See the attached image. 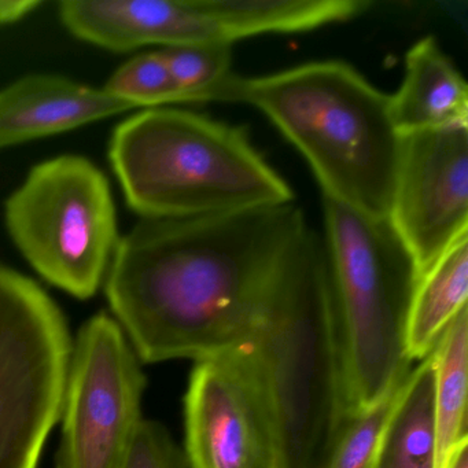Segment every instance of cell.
Here are the masks:
<instances>
[{"label": "cell", "mask_w": 468, "mask_h": 468, "mask_svg": "<svg viewBox=\"0 0 468 468\" xmlns=\"http://www.w3.org/2000/svg\"><path fill=\"white\" fill-rule=\"evenodd\" d=\"M5 221L29 265L79 300L103 286L122 239L108 177L80 155L34 166L7 198Z\"/></svg>", "instance_id": "cell-6"}, {"label": "cell", "mask_w": 468, "mask_h": 468, "mask_svg": "<svg viewBox=\"0 0 468 468\" xmlns=\"http://www.w3.org/2000/svg\"><path fill=\"white\" fill-rule=\"evenodd\" d=\"M103 89L135 109L182 103L179 87L161 50L133 57L112 75Z\"/></svg>", "instance_id": "cell-19"}, {"label": "cell", "mask_w": 468, "mask_h": 468, "mask_svg": "<svg viewBox=\"0 0 468 468\" xmlns=\"http://www.w3.org/2000/svg\"><path fill=\"white\" fill-rule=\"evenodd\" d=\"M279 468H324L349 421L325 245L287 282L253 339Z\"/></svg>", "instance_id": "cell-4"}, {"label": "cell", "mask_w": 468, "mask_h": 468, "mask_svg": "<svg viewBox=\"0 0 468 468\" xmlns=\"http://www.w3.org/2000/svg\"><path fill=\"white\" fill-rule=\"evenodd\" d=\"M324 220L352 418L410 374L405 338L420 272L390 218L324 197Z\"/></svg>", "instance_id": "cell-5"}, {"label": "cell", "mask_w": 468, "mask_h": 468, "mask_svg": "<svg viewBox=\"0 0 468 468\" xmlns=\"http://www.w3.org/2000/svg\"><path fill=\"white\" fill-rule=\"evenodd\" d=\"M191 468H279L275 423L253 341L196 361L185 397Z\"/></svg>", "instance_id": "cell-9"}, {"label": "cell", "mask_w": 468, "mask_h": 468, "mask_svg": "<svg viewBox=\"0 0 468 468\" xmlns=\"http://www.w3.org/2000/svg\"><path fill=\"white\" fill-rule=\"evenodd\" d=\"M72 345L53 297L0 262V468H37L61 419Z\"/></svg>", "instance_id": "cell-7"}, {"label": "cell", "mask_w": 468, "mask_h": 468, "mask_svg": "<svg viewBox=\"0 0 468 468\" xmlns=\"http://www.w3.org/2000/svg\"><path fill=\"white\" fill-rule=\"evenodd\" d=\"M434 356L410 369L378 446L375 468H437Z\"/></svg>", "instance_id": "cell-14"}, {"label": "cell", "mask_w": 468, "mask_h": 468, "mask_svg": "<svg viewBox=\"0 0 468 468\" xmlns=\"http://www.w3.org/2000/svg\"><path fill=\"white\" fill-rule=\"evenodd\" d=\"M388 218L420 278L468 235V124L401 135Z\"/></svg>", "instance_id": "cell-10"}, {"label": "cell", "mask_w": 468, "mask_h": 468, "mask_svg": "<svg viewBox=\"0 0 468 468\" xmlns=\"http://www.w3.org/2000/svg\"><path fill=\"white\" fill-rule=\"evenodd\" d=\"M210 101L261 111L303 153L327 198L388 218L401 133L390 95L339 61L312 62L260 78L232 73Z\"/></svg>", "instance_id": "cell-2"}, {"label": "cell", "mask_w": 468, "mask_h": 468, "mask_svg": "<svg viewBox=\"0 0 468 468\" xmlns=\"http://www.w3.org/2000/svg\"><path fill=\"white\" fill-rule=\"evenodd\" d=\"M122 468H191L183 448L160 421L142 419Z\"/></svg>", "instance_id": "cell-21"}, {"label": "cell", "mask_w": 468, "mask_h": 468, "mask_svg": "<svg viewBox=\"0 0 468 468\" xmlns=\"http://www.w3.org/2000/svg\"><path fill=\"white\" fill-rule=\"evenodd\" d=\"M468 235L454 242L421 276L407 325L408 358L423 360L431 353L448 323L467 305Z\"/></svg>", "instance_id": "cell-15"}, {"label": "cell", "mask_w": 468, "mask_h": 468, "mask_svg": "<svg viewBox=\"0 0 468 468\" xmlns=\"http://www.w3.org/2000/svg\"><path fill=\"white\" fill-rule=\"evenodd\" d=\"M232 42L262 34L311 31L366 12L363 0H207Z\"/></svg>", "instance_id": "cell-16"}, {"label": "cell", "mask_w": 468, "mask_h": 468, "mask_svg": "<svg viewBox=\"0 0 468 468\" xmlns=\"http://www.w3.org/2000/svg\"><path fill=\"white\" fill-rule=\"evenodd\" d=\"M39 6V0H0V27L20 23Z\"/></svg>", "instance_id": "cell-22"}, {"label": "cell", "mask_w": 468, "mask_h": 468, "mask_svg": "<svg viewBox=\"0 0 468 468\" xmlns=\"http://www.w3.org/2000/svg\"><path fill=\"white\" fill-rule=\"evenodd\" d=\"M391 117L401 135L468 124V89L434 37L419 40L407 54L401 87L390 95Z\"/></svg>", "instance_id": "cell-13"}, {"label": "cell", "mask_w": 468, "mask_h": 468, "mask_svg": "<svg viewBox=\"0 0 468 468\" xmlns=\"http://www.w3.org/2000/svg\"><path fill=\"white\" fill-rule=\"evenodd\" d=\"M58 17L73 37L114 53L144 46L234 45L207 0H64Z\"/></svg>", "instance_id": "cell-11"}, {"label": "cell", "mask_w": 468, "mask_h": 468, "mask_svg": "<svg viewBox=\"0 0 468 468\" xmlns=\"http://www.w3.org/2000/svg\"><path fill=\"white\" fill-rule=\"evenodd\" d=\"M130 111L135 108L105 89L62 76H26L0 90V150Z\"/></svg>", "instance_id": "cell-12"}, {"label": "cell", "mask_w": 468, "mask_h": 468, "mask_svg": "<svg viewBox=\"0 0 468 468\" xmlns=\"http://www.w3.org/2000/svg\"><path fill=\"white\" fill-rule=\"evenodd\" d=\"M161 51L179 87L182 103L210 102L213 91L232 75V45L198 43Z\"/></svg>", "instance_id": "cell-18"}, {"label": "cell", "mask_w": 468, "mask_h": 468, "mask_svg": "<svg viewBox=\"0 0 468 468\" xmlns=\"http://www.w3.org/2000/svg\"><path fill=\"white\" fill-rule=\"evenodd\" d=\"M468 441L463 442L459 448L452 454L451 460L445 468H468V454H467Z\"/></svg>", "instance_id": "cell-23"}, {"label": "cell", "mask_w": 468, "mask_h": 468, "mask_svg": "<svg viewBox=\"0 0 468 468\" xmlns=\"http://www.w3.org/2000/svg\"><path fill=\"white\" fill-rule=\"evenodd\" d=\"M146 385L119 323L106 312L90 317L73 339L56 468H122Z\"/></svg>", "instance_id": "cell-8"}, {"label": "cell", "mask_w": 468, "mask_h": 468, "mask_svg": "<svg viewBox=\"0 0 468 468\" xmlns=\"http://www.w3.org/2000/svg\"><path fill=\"white\" fill-rule=\"evenodd\" d=\"M323 246L294 202L142 218L120 239L106 300L142 364L205 360L250 344L287 282Z\"/></svg>", "instance_id": "cell-1"}, {"label": "cell", "mask_w": 468, "mask_h": 468, "mask_svg": "<svg viewBox=\"0 0 468 468\" xmlns=\"http://www.w3.org/2000/svg\"><path fill=\"white\" fill-rule=\"evenodd\" d=\"M435 364L434 421L437 468L468 441V308L448 323L432 349Z\"/></svg>", "instance_id": "cell-17"}, {"label": "cell", "mask_w": 468, "mask_h": 468, "mask_svg": "<svg viewBox=\"0 0 468 468\" xmlns=\"http://www.w3.org/2000/svg\"><path fill=\"white\" fill-rule=\"evenodd\" d=\"M109 160L142 218L223 215L294 201L239 127L193 112L144 109L114 128Z\"/></svg>", "instance_id": "cell-3"}, {"label": "cell", "mask_w": 468, "mask_h": 468, "mask_svg": "<svg viewBox=\"0 0 468 468\" xmlns=\"http://www.w3.org/2000/svg\"><path fill=\"white\" fill-rule=\"evenodd\" d=\"M402 382L377 405L349 419L324 468H375L380 437Z\"/></svg>", "instance_id": "cell-20"}]
</instances>
